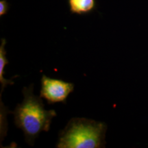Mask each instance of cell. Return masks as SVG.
Returning a JSON list of instances; mask_svg holds the SVG:
<instances>
[{"mask_svg":"<svg viewBox=\"0 0 148 148\" xmlns=\"http://www.w3.org/2000/svg\"><path fill=\"white\" fill-rule=\"evenodd\" d=\"M40 97L49 104L66 103V99L75 88V84L60 79L51 78L42 75L40 79Z\"/></svg>","mask_w":148,"mask_h":148,"instance_id":"obj_3","label":"cell"},{"mask_svg":"<svg viewBox=\"0 0 148 148\" xmlns=\"http://www.w3.org/2000/svg\"><path fill=\"white\" fill-rule=\"evenodd\" d=\"M108 126L86 118H72L58 135V148H101L106 145Z\"/></svg>","mask_w":148,"mask_h":148,"instance_id":"obj_2","label":"cell"},{"mask_svg":"<svg viewBox=\"0 0 148 148\" xmlns=\"http://www.w3.org/2000/svg\"><path fill=\"white\" fill-rule=\"evenodd\" d=\"M6 44V40L5 38L1 39V45H0V83H1V92L0 95L1 96L3 89L7 85L14 84V81L12 79H7L4 77L5 67L9 63V61L6 58V51L5 49V46Z\"/></svg>","mask_w":148,"mask_h":148,"instance_id":"obj_5","label":"cell"},{"mask_svg":"<svg viewBox=\"0 0 148 148\" xmlns=\"http://www.w3.org/2000/svg\"><path fill=\"white\" fill-rule=\"evenodd\" d=\"M33 89V84L23 87V101L12 112L15 125L23 131L25 142L31 146L40 133L49 130L51 121L57 115L54 110H46L41 97L35 95Z\"/></svg>","mask_w":148,"mask_h":148,"instance_id":"obj_1","label":"cell"},{"mask_svg":"<svg viewBox=\"0 0 148 148\" xmlns=\"http://www.w3.org/2000/svg\"><path fill=\"white\" fill-rule=\"evenodd\" d=\"M9 10V4L6 0L0 1V16H2L7 14Z\"/></svg>","mask_w":148,"mask_h":148,"instance_id":"obj_6","label":"cell"},{"mask_svg":"<svg viewBox=\"0 0 148 148\" xmlns=\"http://www.w3.org/2000/svg\"><path fill=\"white\" fill-rule=\"evenodd\" d=\"M70 12L77 14L90 13L95 8V0H68Z\"/></svg>","mask_w":148,"mask_h":148,"instance_id":"obj_4","label":"cell"}]
</instances>
